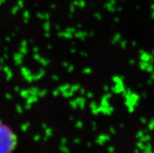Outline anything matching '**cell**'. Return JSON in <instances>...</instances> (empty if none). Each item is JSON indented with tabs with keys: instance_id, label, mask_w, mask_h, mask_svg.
Instances as JSON below:
<instances>
[{
	"instance_id": "cell-1",
	"label": "cell",
	"mask_w": 154,
	"mask_h": 153,
	"mask_svg": "<svg viewBox=\"0 0 154 153\" xmlns=\"http://www.w3.org/2000/svg\"><path fill=\"white\" fill-rule=\"evenodd\" d=\"M17 145V136L9 125L0 122V153H14Z\"/></svg>"
}]
</instances>
